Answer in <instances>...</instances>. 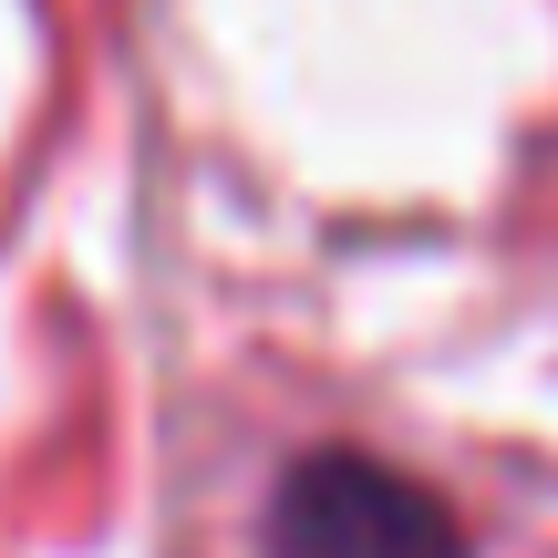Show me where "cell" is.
<instances>
[{
    "label": "cell",
    "instance_id": "6da1fadb",
    "mask_svg": "<svg viewBox=\"0 0 558 558\" xmlns=\"http://www.w3.org/2000/svg\"><path fill=\"white\" fill-rule=\"evenodd\" d=\"M259 538L269 558H476L456 497H435L424 476L362 456V445H311L279 465Z\"/></svg>",
    "mask_w": 558,
    "mask_h": 558
}]
</instances>
